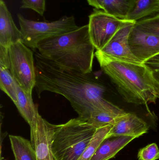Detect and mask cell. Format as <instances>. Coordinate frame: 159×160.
Listing matches in <instances>:
<instances>
[{
	"instance_id": "e0dca14e",
	"label": "cell",
	"mask_w": 159,
	"mask_h": 160,
	"mask_svg": "<svg viewBox=\"0 0 159 160\" xmlns=\"http://www.w3.org/2000/svg\"><path fill=\"white\" fill-rule=\"evenodd\" d=\"M135 0H104L102 10L125 20L134 8Z\"/></svg>"
},
{
	"instance_id": "4316f807",
	"label": "cell",
	"mask_w": 159,
	"mask_h": 160,
	"mask_svg": "<svg viewBox=\"0 0 159 160\" xmlns=\"http://www.w3.org/2000/svg\"><path fill=\"white\" fill-rule=\"evenodd\" d=\"M7 132L2 133L1 132V142H0V143H1V145H0V146H1V148H0V149H1V157H2V146L3 141L5 138L6 136L7 135Z\"/></svg>"
},
{
	"instance_id": "603a6c76",
	"label": "cell",
	"mask_w": 159,
	"mask_h": 160,
	"mask_svg": "<svg viewBox=\"0 0 159 160\" xmlns=\"http://www.w3.org/2000/svg\"><path fill=\"white\" fill-rule=\"evenodd\" d=\"M22 9H30L43 17L46 9V0H21Z\"/></svg>"
},
{
	"instance_id": "7a4b0ae2",
	"label": "cell",
	"mask_w": 159,
	"mask_h": 160,
	"mask_svg": "<svg viewBox=\"0 0 159 160\" xmlns=\"http://www.w3.org/2000/svg\"><path fill=\"white\" fill-rule=\"evenodd\" d=\"M95 55L101 68L127 102L147 105L156 103L159 98V82L144 63L113 60L100 51H96Z\"/></svg>"
},
{
	"instance_id": "9a60e30c",
	"label": "cell",
	"mask_w": 159,
	"mask_h": 160,
	"mask_svg": "<svg viewBox=\"0 0 159 160\" xmlns=\"http://www.w3.org/2000/svg\"><path fill=\"white\" fill-rule=\"evenodd\" d=\"M159 15V0H135L134 8L125 20L136 22Z\"/></svg>"
},
{
	"instance_id": "2e32d148",
	"label": "cell",
	"mask_w": 159,
	"mask_h": 160,
	"mask_svg": "<svg viewBox=\"0 0 159 160\" xmlns=\"http://www.w3.org/2000/svg\"><path fill=\"white\" fill-rule=\"evenodd\" d=\"M15 160H37L36 152L31 142L23 137L9 135Z\"/></svg>"
},
{
	"instance_id": "ffe728a7",
	"label": "cell",
	"mask_w": 159,
	"mask_h": 160,
	"mask_svg": "<svg viewBox=\"0 0 159 160\" xmlns=\"http://www.w3.org/2000/svg\"><path fill=\"white\" fill-rule=\"evenodd\" d=\"M119 116L113 113L100 110L93 112L87 121L98 129L107 125H114L117 118Z\"/></svg>"
},
{
	"instance_id": "4fadbf2b",
	"label": "cell",
	"mask_w": 159,
	"mask_h": 160,
	"mask_svg": "<svg viewBox=\"0 0 159 160\" xmlns=\"http://www.w3.org/2000/svg\"><path fill=\"white\" fill-rule=\"evenodd\" d=\"M135 137L126 135L107 136L90 160H108L112 158Z\"/></svg>"
},
{
	"instance_id": "7c38bea8",
	"label": "cell",
	"mask_w": 159,
	"mask_h": 160,
	"mask_svg": "<svg viewBox=\"0 0 159 160\" xmlns=\"http://www.w3.org/2000/svg\"><path fill=\"white\" fill-rule=\"evenodd\" d=\"M21 41L20 30L16 26L4 1H0V46L9 48Z\"/></svg>"
},
{
	"instance_id": "6da1fadb",
	"label": "cell",
	"mask_w": 159,
	"mask_h": 160,
	"mask_svg": "<svg viewBox=\"0 0 159 160\" xmlns=\"http://www.w3.org/2000/svg\"><path fill=\"white\" fill-rule=\"evenodd\" d=\"M37 95L44 91L57 93L65 97L78 118L87 120L95 111H106L118 115L126 112L105 98L106 88L90 74L65 68L35 52Z\"/></svg>"
},
{
	"instance_id": "cb8c5ba5",
	"label": "cell",
	"mask_w": 159,
	"mask_h": 160,
	"mask_svg": "<svg viewBox=\"0 0 159 160\" xmlns=\"http://www.w3.org/2000/svg\"><path fill=\"white\" fill-rule=\"evenodd\" d=\"M144 63L149 68L154 78L159 82V54Z\"/></svg>"
},
{
	"instance_id": "5bb4252c",
	"label": "cell",
	"mask_w": 159,
	"mask_h": 160,
	"mask_svg": "<svg viewBox=\"0 0 159 160\" xmlns=\"http://www.w3.org/2000/svg\"><path fill=\"white\" fill-rule=\"evenodd\" d=\"M17 101L14 102V104L21 116L30 127L36 120L39 114L37 106L33 101L32 94L24 91L17 83Z\"/></svg>"
},
{
	"instance_id": "d4e9b609",
	"label": "cell",
	"mask_w": 159,
	"mask_h": 160,
	"mask_svg": "<svg viewBox=\"0 0 159 160\" xmlns=\"http://www.w3.org/2000/svg\"><path fill=\"white\" fill-rule=\"evenodd\" d=\"M0 69H10L8 48L0 46Z\"/></svg>"
},
{
	"instance_id": "9c48e42d",
	"label": "cell",
	"mask_w": 159,
	"mask_h": 160,
	"mask_svg": "<svg viewBox=\"0 0 159 160\" xmlns=\"http://www.w3.org/2000/svg\"><path fill=\"white\" fill-rule=\"evenodd\" d=\"M56 125L50 124L38 114L30 127L31 143L34 147L37 160H57L51 148Z\"/></svg>"
},
{
	"instance_id": "5b68a950",
	"label": "cell",
	"mask_w": 159,
	"mask_h": 160,
	"mask_svg": "<svg viewBox=\"0 0 159 160\" xmlns=\"http://www.w3.org/2000/svg\"><path fill=\"white\" fill-rule=\"evenodd\" d=\"M21 41L28 48L37 49L44 40L72 32L79 28L73 16H64L54 21H36L24 18L18 13Z\"/></svg>"
},
{
	"instance_id": "3957f363",
	"label": "cell",
	"mask_w": 159,
	"mask_h": 160,
	"mask_svg": "<svg viewBox=\"0 0 159 160\" xmlns=\"http://www.w3.org/2000/svg\"><path fill=\"white\" fill-rule=\"evenodd\" d=\"M37 49L43 57L63 67L85 74L92 72L95 48L90 38L88 24L42 41Z\"/></svg>"
},
{
	"instance_id": "ba28073f",
	"label": "cell",
	"mask_w": 159,
	"mask_h": 160,
	"mask_svg": "<svg viewBox=\"0 0 159 160\" xmlns=\"http://www.w3.org/2000/svg\"><path fill=\"white\" fill-rule=\"evenodd\" d=\"M135 22L126 20L106 46L100 51L113 60L132 63H143L133 54L129 44L130 34Z\"/></svg>"
},
{
	"instance_id": "44dd1931",
	"label": "cell",
	"mask_w": 159,
	"mask_h": 160,
	"mask_svg": "<svg viewBox=\"0 0 159 160\" xmlns=\"http://www.w3.org/2000/svg\"><path fill=\"white\" fill-rule=\"evenodd\" d=\"M135 25L141 30L159 37V15L138 21Z\"/></svg>"
},
{
	"instance_id": "484cf974",
	"label": "cell",
	"mask_w": 159,
	"mask_h": 160,
	"mask_svg": "<svg viewBox=\"0 0 159 160\" xmlns=\"http://www.w3.org/2000/svg\"><path fill=\"white\" fill-rule=\"evenodd\" d=\"M87 1L89 5L93 7L94 8L102 10L104 0H87Z\"/></svg>"
},
{
	"instance_id": "7402d4cb",
	"label": "cell",
	"mask_w": 159,
	"mask_h": 160,
	"mask_svg": "<svg viewBox=\"0 0 159 160\" xmlns=\"http://www.w3.org/2000/svg\"><path fill=\"white\" fill-rule=\"evenodd\" d=\"M139 160H157L159 159V149L157 144H150L139 150Z\"/></svg>"
},
{
	"instance_id": "8992f818",
	"label": "cell",
	"mask_w": 159,
	"mask_h": 160,
	"mask_svg": "<svg viewBox=\"0 0 159 160\" xmlns=\"http://www.w3.org/2000/svg\"><path fill=\"white\" fill-rule=\"evenodd\" d=\"M8 51L11 74L24 91L32 94L36 81L33 52L21 41L12 44Z\"/></svg>"
},
{
	"instance_id": "277c9868",
	"label": "cell",
	"mask_w": 159,
	"mask_h": 160,
	"mask_svg": "<svg viewBox=\"0 0 159 160\" xmlns=\"http://www.w3.org/2000/svg\"><path fill=\"white\" fill-rule=\"evenodd\" d=\"M97 129L78 117L56 125L51 148L57 160H78Z\"/></svg>"
},
{
	"instance_id": "d6986e66",
	"label": "cell",
	"mask_w": 159,
	"mask_h": 160,
	"mask_svg": "<svg viewBox=\"0 0 159 160\" xmlns=\"http://www.w3.org/2000/svg\"><path fill=\"white\" fill-rule=\"evenodd\" d=\"M0 88L13 102L17 100V83L9 69H0Z\"/></svg>"
},
{
	"instance_id": "ac0fdd59",
	"label": "cell",
	"mask_w": 159,
	"mask_h": 160,
	"mask_svg": "<svg viewBox=\"0 0 159 160\" xmlns=\"http://www.w3.org/2000/svg\"><path fill=\"white\" fill-rule=\"evenodd\" d=\"M113 125H109L97 129L91 141L78 160H90L101 143L110 132Z\"/></svg>"
},
{
	"instance_id": "8fae6325",
	"label": "cell",
	"mask_w": 159,
	"mask_h": 160,
	"mask_svg": "<svg viewBox=\"0 0 159 160\" xmlns=\"http://www.w3.org/2000/svg\"><path fill=\"white\" fill-rule=\"evenodd\" d=\"M149 129L147 123L133 113L126 112L117 118L107 136L126 135L137 138Z\"/></svg>"
},
{
	"instance_id": "83f0119b",
	"label": "cell",
	"mask_w": 159,
	"mask_h": 160,
	"mask_svg": "<svg viewBox=\"0 0 159 160\" xmlns=\"http://www.w3.org/2000/svg\"><path fill=\"white\" fill-rule=\"evenodd\" d=\"M0 160H7L5 158H4L3 157H1V158H0Z\"/></svg>"
},
{
	"instance_id": "f1b7e54d",
	"label": "cell",
	"mask_w": 159,
	"mask_h": 160,
	"mask_svg": "<svg viewBox=\"0 0 159 160\" xmlns=\"http://www.w3.org/2000/svg\"><path fill=\"white\" fill-rule=\"evenodd\" d=\"M3 1V0H0V1Z\"/></svg>"
},
{
	"instance_id": "52a82bcc",
	"label": "cell",
	"mask_w": 159,
	"mask_h": 160,
	"mask_svg": "<svg viewBox=\"0 0 159 160\" xmlns=\"http://www.w3.org/2000/svg\"><path fill=\"white\" fill-rule=\"evenodd\" d=\"M88 18L89 34L96 51L103 48L126 21L96 8Z\"/></svg>"
},
{
	"instance_id": "30bf717a",
	"label": "cell",
	"mask_w": 159,
	"mask_h": 160,
	"mask_svg": "<svg viewBox=\"0 0 159 160\" xmlns=\"http://www.w3.org/2000/svg\"><path fill=\"white\" fill-rule=\"evenodd\" d=\"M129 44L133 54L143 63L159 54V37L141 30L135 24L130 34Z\"/></svg>"
}]
</instances>
